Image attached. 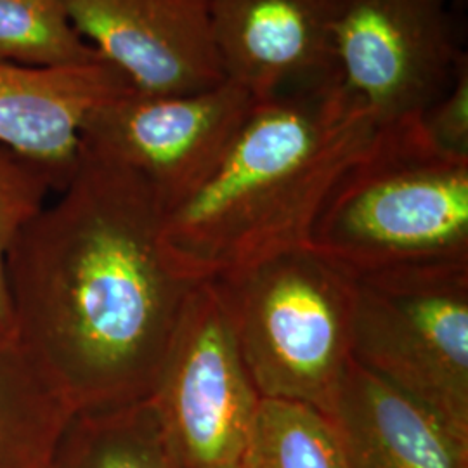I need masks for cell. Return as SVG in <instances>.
Instances as JSON below:
<instances>
[{
	"instance_id": "cell-9",
	"label": "cell",
	"mask_w": 468,
	"mask_h": 468,
	"mask_svg": "<svg viewBox=\"0 0 468 468\" xmlns=\"http://www.w3.org/2000/svg\"><path fill=\"white\" fill-rule=\"evenodd\" d=\"M79 34L131 87L183 96L226 82L210 0H65Z\"/></svg>"
},
{
	"instance_id": "cell-19",
	"label": "cell",
	"mask_w": 468,
	"mask_h": 468,
	"mask_svg": "<svg viewBox=\"0 0 468 468\" xmlns=\"http://www.w3.org/2000/svg\"><path fill=\"white\" fill-rule=\"evenodd\" d=\"M460 4H465V0H460Z\"/></svg>"
},
{
	"instance_id": "cell-6",
	"label": "cell",
	"mask_w": 468,
	"mask_h": 468,
	"mask_svg": "<svg viewBox=\"0 0 468 468\" xmlns=\"http://www.w3.org/2000/svg\"><path fill=\"white\" fill-rule=\"evenodd\" d=\"M148 399L176 467L239 468L262 398L212 282L186 303Z\"/></svg>"
},
{
	"instance_id": "cell-14",
	"label": "cell",
	"mask_w": 468,
	"mask_h": 468,
	"mask_svg": "<svg viewBox=\"0 0 468 468\" xmlns=\"http://www.w3.org/2000/svg\"><path fill=\"white\" fill-rule=\"evenodd\" d=\"M49 468H177L150 399L75 413Z\"/></svg>"
},
{
	"instance_id": "cell-1",
	"label": "cell",
	"mask_w": 468,
	"mask_h": 468,
	"mask_svg": "<svg viewBox=\"0 0 468 468\" xmlns=\"http://www.w3.org/2000/svg\"><path fill=\"white\" fill-rule=\"evenodd\" d=\"M9 253L15 336L73 413L148 399L189 280L162 239L164 205L139 176L89 156Z\"/></svg>"
},
{
	"instance_id": "cell-4",
	"label": "cell",
	"mask_w": 468,
	"mask_h": 468,
	"mask_svg": "<svg viewBox=\"0 0 468 468\" xmlns=\"http://www.w3.org/2000/svg\"><path fill=\"white\" fill-rule=\"evenodd\" d=\"M212 283L259 396L328 415L352 361L351 276L302 247Z\"/></svg>"
},
{
	"instance_id": "cell-11",
	"label": "cell",
	"mask_w": 468,
	"mask_h": 468,
	"mask_svg": "<svg viewBox=\"0 0 468 468\" xmlns=\"http://www.w3.org/2000/svg\"><path fill=\"white\" fill-rule=\"evenodd\" d=\"M129 89L106 61L68 68L0 63V143L46 168L61 191L80 160L85 118Z\"/></svg>"
},
{
	"instance_id": "cell-16",
	"label": "cell",
	"mask_w": 468,
	"mask_h": 468,
	"mask_svg": "<svg viewBox=\"0 0 468 468\" xmlns=\"http://www.w3.org/2000/svg\"><path fill=\"white\" fill-rule=\"evenodd\" d=\"M102 61L75 28L65 0H0V63L30 68Z\"/></svg>"
},
{
	"instance_id": "cell-17",
	"label": "cell",
	"mask_w": 468,
	"mask_h": 468,
	"mask_svg": "<svg viewBox=\"0 0 468 468\" xmlns=\"http://www.w3.org/2000/svg\"><path fill=\"white\" fill-rule=\"evenodd\" d=\"M56 191L49 172L0 143V334L15 335L7 261L19 234Z\"/></svg>"
},
{
	"instance_id": "cell-13",
	"label": "cell",
	"mask_w": 468,
	"mask_h": 468,
	"mask_svg": "<svg viewBox=\"0 0 468 468\" xmlns=\"http://www.w3.org/2000/svg\"><path fill=\"white\" fill-rule=\"evenodd\" d=\"M73 415L16 336L0 334V468H49Z\"/></svg>"
},
{
	"instance_id": "cell-2",
	"label": "cell",
	"mask_w": 468,
	"mask_h": 468,
	"mask_svg": "<svg viewBox=\"0 0 468 468\" xmlns=\"http://www.w3.org/2000/svg\"><path fill=\"white\" fill-rule=\"evenodd\" d=\"M375 129L342 79L255 101L214 167L164 210L168 255L207 283L309 247L324 203Z\"/></svg>"
},
{
	"instance_id": "cell-8",
	"label": "cell",
	"mask_w": 468,
	"mask_h": 468,
	"mask_svg": "<svg viewBox=\"0 0 468 468\" xmlns=\"http://www.w3.org/2000/svg\"><path fill=\"white\" fill-rule=\"evenodd\" d=\"M253 104L231 82L183 96L129 89L85 118L80 151L134 172L167 210L214 167Z\"/></svg>"
},
{
	"instance_id": "cell-7",
	"label": "cell",
	"mask_w": 468,
	"mask_h": 468,
	"mask_svg": "<svg viewBox=\"0 0 468 468\" xmlns=\"http://www.w3.org/2000/svg\"><path fill=\"white\" fill-rule=\"evenodd\" d=\"M460 0H334L335 58L375 125L421 115L452 84Z\"/></svg>"
},
{
	"instance_id": "cell-15",
	"label": "cell",
	"mask_w": 468,
	"mask_h": 468,
	"mask_svg": "<svg viewBox=\"0 0 468 468\" xmlns=\"http://www.w3.org/2000/svg\"><path fill=\"white\" fill-rule=\"evenodd\" d=\"M239 468H351L334 421L313 406L261 399Z\"/></svg>"
},
{
	"instance_id": "cell-3",
	"label": "cell",
	"mask_w": 468,
	"mask_h": 468,
	"mask_svg": "<svg viewBox=\"0 0 468 468\" xmlns=\"http://www.w3.org/2000/svg\"><path fill=\"white\" fill-rule=\"evenodd\" d=\"M309 247L352 280L468 266V158L439 150L420 115L378 125Z\"/></svg>"
},
{
	"instance_id": "cell-18",
	"label": "cell",
	"mask_w": 468,
	"mask_h": 468,
	"mask_svg": "<svg viewBox=\"0 0 468 468\" xmlns=\"http://www.w3.org/2000/svg\"><path fill=\"white\" fill-rule=\"evenodd\" d=\"M421 127L439 150L468 158V54H465L450 89L421 115Z\"/></svg>"
},
{
	"instance_id": "cell-12",
	"label": "cell",
	"mask_w": 468,
	"mask_h": 468,
	"mask_svg": "<svg viewBox=\"0 0 468 468\" xmlns=\"http://www.w3.org/2000/svg\"><path fill=\"white\" fill-rule=\"evenodd\" d=\"M351 468H468V435L352 357L328 413Z\"/></svg>"
},
{
	"instance_id": "cell-5",
	"label": "cell",
	"mask_w": 468,
	"mask_h": 468,
	"mask_svg": "<svg viewBox=\"0 0 468 468\" xmlns=\"http://www.w3.org/2000/svg\"><path fill=\"white\" fill-rule=\"evenodd\" d=\"M352 357L468 435V266L354 280Z\"/></svg>"
},
{
	"instance_id": "cell-10",
	"label": "cell",
	"mask_w": 468,
	"mask_h": 468,
	"mask_svg": "<svg viewBox=\"0 0 468 468\" xmlns=\"http://www.w3.org/2000/svg\"><path fill=\"white\" fill-rule=\"evenodd\" d=\"M226 82L255 101L340 79L334 0H210Z\"/></svg>"
}]
</instances>
